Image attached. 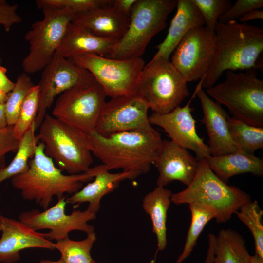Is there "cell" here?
Masks as SVG:
<instances>
[{
	"label": "cell",
	"instance_id": "74e56055",
	"mask_svg": "<svg viewBox=\"0 0 263 263\" xmlns=\"http://www.w3.org/2000/svg\"><path fill=\"white\" fill-rule=\"evenodd\" d=\"M18 5L9 4L5 0H0V25L5 31H10L12 26L21 23L22 18L18 13Z\"/></svg>",
	"mask_w": 263,
	"mask_h": 263
},
{
	"label": "cell",
	"instance_id": "9c48e42d",
	"mask_svg": "<svg viewBox=\"0 0 263 263\" xmlns=\"http://www.w3.org/2000/svg\"><path fill=\"white\" fill-rule=\"evenodd\" d=\"M41 10L43 19L33 23L24 36L29 50L22 60V67L28 74L42 70L50 62L75 14L67 9Z\"/></svg>",
	"mask_w": 263,
	"mask_h": 263
},
{
	"label": "cell",
	"instance_id": "8992f818",
	"mask_svg": "<svg viewBox=\"0 0 263 263\" xmlns=\"http://www.w3.org/2000/svg\"><path fill=\"white\" fill-rule=\"evenodd\" d=\"M224 81L206 89L212 99L227 108L233 117L263 127V80L256 70L226 71Z\"/></svg>",
	"mask_w": 263,
	"mask_h": 263
},
{
	"label": "cell",
	"instance_id": "60d3db41",
	"mask_svg": "<svg viewBox=\"0 0 263 263\" xmlns=\"http://www.w3.org/2000/svg\"><path fill=\"white\" fill-rule=\"evenodd\" d=\"M263 19V11L260 9H256L247 12L239 19V22L246 23L254 19Z\"/></svg>",
	"mask_w": 263,
	"mask_h": 263
},
{
	"label": "cell",
	"instance_id": "7402d4cb",
	"mask_svg": "<svg viewBox=\"0 0 263 263\" xmlns=\"http://www.w3.org/2000/svg\"><path fill=\"white\" fill-rule=\"evenodd\" d=\"M118 41L98 37L71 22L57 51L67 59L85 54L107 57Z\"/></svg>",
	"mask_w": 263,
	"mask_h": 263
},
{
	"label": "cell",
	"instance_id": "30bf717a",
	"mask_svg": "<svg viewBox=\"0 0 263 263\" xmlns=\"http://www.w3.org/2000/svg\"><path fill=\"white\" fill-rule=\"evenodd\" d=\"M106 95L95 79L81 83L58 96L52 116L85 133L95 131Z\"/></svg>",
	"mask_w": 263,
	"mask_h": 263
},
{
	"label": "cell",
	"instance_id": "44dd1931",
	"mask_svg": "<svg viewBox=\"0 0 263 263\" xmlns=\"http://www.w3.org/2000/svg\"><path fill=\"white\" fill-rule=\"evenodd\" d=\"M176 12L164 40L156 46L157 51L151 59H169L181 40L191 29L205 26L200 12L192 0H178Z\"/></svg>",
	"mask_w": 263,
	"mask_h": 263
},
{
	"label": "cell",
	"instance_id": "cb8c5ba5",
	"mask_svg": "<svg viewBox=\"0 0 263 263\" xmlns=\"http://www.w3.org/2000/svg\"><path fill=\"white\" fill-rule=\"evenodd\" d=\"M205 159L216 175L226 183L232 176L241 174L263 175V159L254 154L237 152L219 156L210 155Z\"/></svg>",
	"mask_w": 263,
	"mask_h": 263
},
{
	"label": "cell",
	"instance_id": "e0dca14e",
	"mask_svg": "<svg viewBox=\"0 0 263 263\" xmlns=\"http://www.w3.org/2000/svg\"><path fill=\"white\" fill-rule=\"evenodd\" d=\"M198 164L187 149L172 140H163L153 163L159 173L157 186L164 187L174 180L188 186L196 174Z\"/></svg>",
	"mask_w": 263,
	"mask_h": 263
},
{
	"label": "cell",
	"instance_id": "f1b7e54d",
	"mask_svg": "<svg viewBox=\"0 0 263 263\" xmlns=\"http://www.w3.org/2000/svg\"><path fill=\"white\" fill-rule=\"evenodd\" d=\"M96 240V234L93 232L81 241L72 240L69 237L57 241L54 247L61 254L59 260L64 263H93L94 261L90 251Z\"/></svg>",
	"mask_w": 263,
	"mask_h": 263
},
{
	"label": "cell",
	"instance_id": "b9f144b4",
	"mask_svg": "<svg viewBox=\"0 0 263 263\" xmlns=\"http://www.w3.org/2000/svg\"><path fill=\"white\" fill-rule=\"evenodd\" d=\"M208 247L204 263H213L214 258V247L216 236L212 233L208 235Z\"/></svg>",
	"mask_w": 263,
	"mask_h": 263
},
{
	"label": "cell",
	"instance_id": "4316f807",
	"mask_svg": "<svg viewBox=\"0 0 263 263\" xmlns=\"http://www.w3.org/2000/svg\"><path fill=\"white\" fill-rule=\"evenodd\" d=\"M34 122L20 139L16 154L10 163L0 168V184L28 169L29 159L34 156L36 147L39 142Z\"/></svg>",
	"mask_w": 263,
	"mask_h": 263
},
{
	"label": "cell",
	"instance_id": "f546056e",
	"mask_svg": "<svg viewBox=\"0 0 263 263\" xmlns=\"http://www.w3.org/2000/svg\"><path fill=\"white\" fill-rule=\"evenodd\" d=\"M249 228L254 240L255 254L263 259V210L256 200L243 206L235 213Z\"/></svg>",
	"mask_w": 263,
	"mask_h": 263
},
{
	"label": "cell",
	"instance_id": "603a6c76",
	"mask_svg": "<svg viewBox=\"0 0 263 263\" xmlns=\"http://www.w3.org/2000/svg\"><path fill=\"white\" fill-rule=\"evenodd\" d=\"M109 171L107 168L100 171L93 182L66 197L67 203L78 205L88 202V208L96 213L100 208V201L103 196L116 189L120 182L127 179L133 180L141 175L135 172L111 173Z\"/></svg>",
	"mask_w": 263,
	"mask_h": 263
},
{
	"label": "cell",
	"instance_id": "5b68a950",
	"mask_svg": "<svg viewBox=\"0 0 263 263\" xmlns=\"http://www.w3.org/2000/svg\"><path fill=\"white\" fill-rule=\"evenodd\" d=\"M177 3L176 0H137L125 34L107 57L121 60L141 58L152 38L166 28L168 17Z\"/></svg>",
	"mask_w": 263,
	"mask_h": 263
},
{
	"label": "cell",
	"instance_id": "ba28073f",
	"mask_svg": "<svg viewBox=\"0 0 263 263\" xmlns=\"http://www.w3.org/2000/svg\"><path fill=\"white\" fill-rule=\"evenodd\" d=\"M135 94L153 113H168L180 106L189 94L187 83L169 59L151 60L142 70Z\"/></svg>",
	"mask_w": 263,
	"mask_h": 263
},
{
	"label": "cell",
	"instance_id": "484cf974",
	"mask_svg": "<svg viewBox=\"0 0 263 263\" xmlns=\"http://www.w3.org/2000/svg\"><path fill=\"white\" fill-rule=\"evenodd\" d=\"M243 236L231 229H222L215 238L213 263H248L251 255Z\"/></svg>",
	"mask_w": 263,
	"mask_h": 263
},
{
	"label": "cell",
	"instance_id": "7a4b0ae2",
	"mask_svg": "<svg viewBox=\"0 0 263 263\" xmlns=\"http://www.w3.org/2000/svg\"><path fill=\"white\" fill-rule=\"evenodd\" d=\"M214 56L202 79V88L214 85L225 71L259 69L263 50V29L246 23L218 21L215 29Z\"/></svg>",
	"mask_w": 263,
	"mask_h": 263
},
{
	"label": "cell",
	"instance_id": "5bb4252c",
	"mask_svg": "<svg viewBox=\"0 0 263 263\" xmlns=\"http://www.w3.org/2000/svg\"><path fill=\"white\" fill-rule=\"evenodd\" d=\"M88 71L63 57L57 51L42 70L38 86L39 103L35 120L36 129L41 125L56 96L81 83L94 79Z\"/></svg>",
	"mask_w": 263,
	"mask_h": 263
},
{
	"label": "cell",
	"instance_id": "836d02e7",
	"mask_svg": "<svg viewBox=\"0 0 263 263\" xmlns=\"http://www.w3.org/2000/svg\"><path fill=\"white\" fill-rule=\"evenodd\" d=\"M113 1V0H38L36 4L40 9L44 8L67 9L76 14L112 5Z\"/></svg>",
	"mask_w": 263,
	"mask_h": 263
},
{
	"label": "cell",
	"instance_id": "d4e9b609",
	"mask_svg": "<svg viewBox=\"0 0 263 263\" xmlns=\"http://www.w3.org/2000/svg\"><path fill=\"white\" fill-rule=\"evenodd\" d=\"M171 190L158 187L147 193L142 200V207L152 224V232L157 242V251L165 249L167 244L166 221L167 212L171 203Z\"/></svg>",
	"mask_w": 263,
	"mask_h": 263
},
{
	"label": "cell",
	"instance_id": "4dcf8cb0",
	"mask_svg": "<svg viewBox=\"0 0 263 263\" xmlns=\"http://www.w3.org/2000/svg\"><path fill=\"white\" fill-rule=\"evenodd\" d=\"M189 207L191 214V222L183 251L179 256L176 263H182L190 255L205 225L214 218L213 213L203 207L190 204Z\"/></svg>",
	"mask_w": 263,
	"mask_h": 263
},
{
	"label": "cell",
	"instance_id": "52a82bcc",
	"mask_svg": "<svg viewBox=\"0 0 263 263\" xmlns=\"http://www.w3.org/2000/svg\"><path fill=\"white\" fill-rule=\"evenodd\" d=\"M37 136L45 154L68 174L87 171L93 160L86 133L46 113Z\"/></svg>",
	"mask_w": 263,
	"mask_h": 263
},
{
	"label": "cell",
	"instance_id": "f6af8a7d",
	"mask_svg": "<svg viewBox=\"0 0 263 263\" xmlns=\"http://www.w3.org/2000/svg\"><path fill=\"white\" fill-rule=\"evenodd\" d=\"M7 98V94L0 89V104H4Z\"/></svg>",
	"mask_w": 263,
	"mask_h": 263
},
{
	"label": "cell",
	"instance_id": "f35d334b",
	"mask_svg": "<svg viewBox=\"0 0 263 263\" xmlns=\"http://www.w3.org/2000/svg\"><path fill=\"white\" fill-rule=\"evenodd\" d=\"M7 69L1 65L0 58V89L6 94L13 88L15 83L11 81L6 75Z\"/></svg>",
	"mask_w": 263,
	"mask_h": 263
},
{
	"label": "cell",
	"instance_id": "ab89813d",
	"mask_svg": "<svg viewBox=\"0 0 263 263\" xmlns=\"http://www.w3.org/2000/svg\"><path fill=\"white\" fill-rule=\"evenodd\" d=\"M137 0H114L113 6L121 13L129 17Z\"/></svg>",
	"mask_w": 263,
	"mask_h": 263
},
{
	"label": "cell",
	"instance_id": "ee69618b",
	"mask_svg": "<svg viewBox=\"0 0 263 263\" xmlns=\"http://www.w3.org/2000/svg\"><path fill=\"white\" fill-rule=\"evenodd\" d=\"M248 263H263V259L256 254L253 256L251 255Z\"/></svg>",
	"mask_w": 263,
	"mask_h": 263
},
{
	"label": "cell",
	"instance_id": "8d00e7d4",
	"mask_svg": "<svg viewBox=\"0 0 263 263\" xmlns=\"http://www.w3.org/2000/svg\"><path fill=\"white\" fill-rule=\"evenodd\" d=\"M20 140L14 135L13 125L0 129V168L4 167V159L10 152L17 151Z\"/></svg>",
	"mask_w": 263,
	"mask_h": 263
},
{
	"label": "cell",
	"instance_id": "d6986e66",
	"mask_svg": "<svg viewBox=\"0 0 263 263\" xmlns=\"http://www.w3.org/2000/svg\"><path fill=\"white\" fill-rule=\"evenodd\" d=\"M0 262L13 263L20 259V251L30 248L55 249L46 233L33 230L22 222L0 214Z\"/></svg>",
	"mask_w": 263,
	"mask_h": 263
},
{
	"label": "cell",
	"instance_id": "6da1fadb",
	"mask_svg": "<svg viewBox=\"0 0 263 263\" xmlns=\"http://www.w3.org/2000/svg\"><path fill=\"white\" fill-rule=\"evenodd\" d=\"M44 150V144L39 142L29 161L28 169L11 178L12 187L20 191L24 200L34 201L44 210L48 208L54 197L58 200L65 193L76 192L83 183L93 180L98 173L107 168L102 164L91 167L86 172L65 175L45 154Z\"/></svg>",
	"mask_w": 263,
	"mask_h": 263
},
{
	"label": "cell",
	"instance_id": "4fadbf2b",
	"mask_svg": "<svg viewBox=\"0 0 263 263\" xmlns=\"http://www.w3.org/2000/svg\"><path fill=\"white\" fill-rule=\"evenodd\" d=\"M66 198L64 196L58 199L54 206L42 212L38 209L23 212L19 215V219L36 231L49 229L46 237L51 241L69 237V233L74 230L87 234L94 232V227L87 223L95 219L96 213L87 208L84 211L75 210L67 214Z\"/></svg>",
	"mask_w": 263,
	"mask_h": 263
},
{
	"label": "cell",
	"instance_id": "d590c367",
	"mask_svg": "<svg viewBox=\"0 0 263 263\" xmlns=\"http://www.w3.org/2000/svg\"><path fill=\"white\" fill-rule=\"evenodd\" d=\"M263 6V0H237L219 18L218 21L226 23L231 21H237V19H239L250 11L260 9Z\"/></svg>",
	"mask_w": 263,
	"mask_h": 263
},
{
	"label": "cell",
	"instance_id": "3957f363",
	"mask_svg": "<svg viewBox=\"0 0 263 263\" xmlns=\"http://www.w3.org/2000/svg\"><path fill=\"white\" fill-rule=\"evenodd\" d=\"M90 150L107 169H121L140 174L148 172L163 140L156 131H132L101 135L86 133Z\"/></svg>",
	"mask_w": 263,
	"mask_h": 263
},
{
	"label": "cell",
	"instance_id": "7c38bea8",
	"mask_svg": "<svg viewBox=\"0 0 263 263\" xmlns=\"http://www.w3.org/2000/svg\"><path fill=\"white\" fill-rule=\"evenodd\" d=\"M215 32L205 26L193 28L184 37L170 60L187 83L204 78L215 50Z\"/></svg>",
	"mask_w": 263,
	"mask_h": 263
},
{
	"label": "cell",
	"instance_id": "277c9868",
	"mask_svg": "<svg viewBox=\"0 0 263 263\" xmlns=\"http://www.w3.org/2000/svg\"><path fill=\"white\" fill-rule=\"evenodd\" d=\"M170 200L177 205L188 204L203 207L213 213L218 223L228 221L242 206L251 201L246 192L217 176L205 159L199 161L192 182L185 189L172 194Z\"/></svg>",
	"mask_w": 263,
	"mask_h": 263
},
{
	"label": "cell",
	"instance_id": "8fae6325",
	"mask_svg": "<svg viewBox=\"0 0 263 263\" xmlns=\"http://www.w3.org/2000/svg\"><path fill=\"white\" fill-rule=\"evenodd\" d=\"M90 73L111 98L135 94L139 75L145 66L141 58L121 60L85 54L69 58Z\"/></svg>",
	"mask_w": 263,
	"mask_h": 263
},
{
	"label": "cell",
	"instance_id": "bcb514c9",
	"mask_svg": "<svg viewBox=\"0 0 263 263\" xmlns=\"http://www.w3.org/2000/svg\"><path fill=\"white\" fill-rule=\"evenodd\" d=\"M40 263H64L60 260L58 261H51L49 260H41Z\"/></svg>",
	"mask_w": 263,
	"mask_h": 263
},
{
	"label": "cell",
	"instance_id": "ffe728a7",
	"mask_svg": "<svg viewBox=\"0 0 263 263\" xmlns=\"http://www.w3.org/2000/svg\"><path fill=\"white\" fill-rule=\"evenodd\" d=\"M113 5L76 13L71 22L98 37L119 40L127 30L129 17Z\"/></svg>",
	"mask_w": 263,
	"mask_h": 263
},
{
	"label": "cell",
	"instance_id": "7dc6e473",
	"mask_svg": "<svg viewBox=\"0 0 263 263\" xmlns=\"http://www.w3.org/2000/svg\"><path fill=\"white\" fill-rule=\"evenodd\" d=\"M93 263H96V262L94 261Z\"/></svg>",
	"mask_w": 263,
	"mask_h": 263
},
{
	"label": "cell",
	"instance_id": "1f68e13d",
	"mask_svg": "<svg viewBox=\"0 0 263 263\" xmlns=\"http://www.w3.org/2000/svg\"><path fill=\"white\" fill-rule=\"evenodd\" d=\"M29 74L22 72L17 77L12 90L7 94L4 103L8 125H13L21 106L31 89L35 85Z\"/></svg>",
	"mask_w": 263,
	"mask_h": 263
},
{
	"label": "cell",
	"instance_id": "e575fe53",
	"mask_svg": "<svg viewBox=\"0 0 263 263\" xmlns=\"http://www.w3.org/2000/svg\"><path fill=\"white\" fill-rule=\"evenodd\" d=\"M202 14L205 26L214 32L219 18L230 7L229 0H192Z\"/></svg>",
	"mask_w": 263,
	"mask_h": 263
},
{
	"label": "cell",
	"instance_id": "ac0fdd59",
	"mask_svg": "<svg viewBox=\"0 0 263 263\" xmlns=\"http://www.w3.org/2000/svg\"><path fill=\"white\" fill-rule=\"evenodd\" d=\"M196 96L200 100L205 125L208 137V147L212 156H219L242 152L233 142L229 132V115L221 104L214 101L203 89L202 80L196 88Z\"/></svg>",
	"mask_w": 263,
	"mask_h": 263
},
{
	"label": "cell",
	"instance_id": "7bdbcfd3",
	"mask_svg": "<svg viewBox=\"0 0 263 263\" xmlns=\"http://www.w3.org/2000/svg\"><path fill=\"white\" fill-rule=\"evenodd\" d=\"M8 123L6 115L4 104H0V129L6 127Z\"/></svg>",
	"mask_w": 263,
	"mask_h": 263
},
{
	"label": "cell",
	"instance_id": "83f0119b",
	"mask_svg": "<svg viewBox=\"0 0 263 263\" xmlns=\"http://www.w3.org/2000/svg\"><path fill=\"white\" fill-rule=\"evenodd\" d=\"M228 126L230 137L239 150L249 154L263 148V127L246 124L229 117Z\"/></svg>",
	"mask_w": 263,
	"mask_h": 263
},
{
	"label": "cell",
	"instance_id": "9a60e30c",
	"mask_svg": "<svg viewBox=\"0 0 263 263\" xmlns=\"http://www.w3.org/2000/svg\"><path fill=\"white\" fill-rule=\"evenodd\" d=\"M149 109L135 94L111 98L104 104L95 132L104 135L132 131L155 132L149 120Z\"/></svg>",
	"mask_w": 263,
	"mask_h": 263
},
{
	"label": "cell",
	"instance_id": "2e32d148",
	"mask_svg": "<svg viewBox=\"0 0 263 263\" xmlns=\"http://www.w3.org/2000/svg\"><path fill=\"white\" fill-rule=\"evenodd\" d=\"M196 96L195 90L188 102L183 107L180 106L165 114L152 113L149 116L150 124L162 128L171 140L181 147L192 150L198 160L211 155L208 145L199 137L196 129V121L191 113L190 104Z\"/></svg>",
	"mask_w": 263,
	"mask_h": 263
},
{
	"label": "cell",
	"instance_id": "d6a6232c",
	"mask_svg": "<svg viewBox=\"0 0 263 263\" xmlns=\"http://www.w3.org/2000/svg\"><path fill=\"white\" fill-rule=\"evenodd\" d=\"M39 103V87L38 85H35L23 102L18 118L13 125L14 135L17 139L20 140L35 122Z\"/></svg>",
	"mask_w": 263,
	"mask_h": 263
}]
</instances>
